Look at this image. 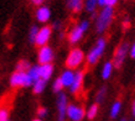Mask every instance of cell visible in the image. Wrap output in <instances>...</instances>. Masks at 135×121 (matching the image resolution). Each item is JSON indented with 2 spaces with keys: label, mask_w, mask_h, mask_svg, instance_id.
<instances>
[{
  "label": "cell",
  "mask_w": 135,
  "mask_h": 121,
  "mask_svg": "<svg viewBox=\"0 0 135 121\" xmlns=\"http://www.w3.org/2000/svg\"><path fill=\"white\" fill-rule=\"evenodd\" d=\"M55 65L52 63H47V64H38V73H40V79H44L47 82L50 78L52 77Z\"/></svg>",
  "instance_id": "obj_13"
},
{
  "label": "cell",
  "mask_w": 135,
  "mask_h": 121,
  "mask_svg": "<svg viewBox=\"0 0 135 121\" xmlns=\"http://www.w3.org/2000/svg\"><path fill=\"white\" fill-rule=\"evenodd\" d=\"M98 8V0H86L84 1V10L88 14L95 12V9Z\"/></svg>",
  "instance_id": "obj_21"
},
{
  "label": "cell",
  "mask_w": 135,
  "mask_h": 121,
  "mask_svg": "<svg viewBox=\"0 0 135 121\" xmlns=\"http://www.w3.org/2000/svg\"><path fill=\"white\" fill-rule=\"evenodd\" d=\"M63 85H62V82H61V79H60V77L58 78H56L55 80H53V83H52V90H53V93H56V94H58V93H61V92H63Z\"/></svg>",
  "instance_id": "obj_24"
},
{
  "label": "cell",
  "mask_w": 135,
  "mask_h": 121,
  "mask_svg": "<svg viewBox=\"0 0 135 121\" xmlns=\"http://www.w3.org/2000/svg\"><path fill=\"white\" fill-rule=\"evenodd\" d=\"M51 27H52V31H53V30H57V31H60V30L62 28V24H61V22H53Z\"/></svg>",
  "instance_id": "obj_31"
},
{
  "label": "cell",
  "mask_w": 135,
  "mask_h": 121,
  "mask_svg": "<svg viewBox=\"0 0 135 121\" xmlns=\"http://www.w3.org/2000/svg\"><path fill=\"white\" fill-rule=\"evenodd\" d=\"M120 121H128V120L125 119V117H123V119H120Z\"/></svg>",
  "instance_id": "obj_35"
},
{
  "label": "cell",
  "mask_w": 135,
  "mask_h": 121,
  "mask_svg": "<svg viewBox=\"0 0 135 121\" xmlns=\"http://www.w3.org/2000/svg\"><path fill=\"white\" fill-rule=\"evenodd\" d=\"M90 22L88 20H82L81 22H78L77 25H74L67 32V41L70 44H76L83 38L84 33L89 30Z\"/></svg>",
  "instance_id": "obj_3"
},
{
  "label": "cell",
  "mask_w": 135,
  "mask_h": 121,
  "mask_svg": "<svg viewBox=\"0 0 135 121\" xmlns=\"http://www.w3.org/2000/svg\"><path fill=\"white\" fill-rule=\"evenodd\" d=\"M83 83H84V70H77V72H74L73 82H72L71 87L68 88L70 93L73 94V95L79 94L83 89Z\"/></svg>",
  "instance_id": "obj_11"
},
{
  "label": "cell",
  "mask_w": 135,
  "mask_h": 121,
  "mask_svg": "<svg viewBox=\"0 0 135 121\" xmlns=\"http://www.w3.org/2000/svg\"><path fill=\"white\" fill-rule=\"evenodd\" d=\"M10 87L14 89L17 88H30L32 85V80L30 79L26 72H15L10 75Z\"/></svg>",
  "instance_id": "obj_6"
},
{
  "label": "cell",
  "mask_w": 135,
  "mask_h": 121,
  "mask_svg": "<svg viewBox=\"0 0 135 121\" xmlns=\"http://www.w3.org/2000/svg\"><path fill=\"white\" fill-rule=\"evenodd\" d=\"M55 59V53L53 49L50 47L49 44H46L44 47H40L37 51V60L38 64H47V63H52Z\"/></svg>",
  "instance_id": "obj_10"
},
{
  "label": "cell",
  "mask_w": 135,
  "mask_h": 121,
  "mask_svg": "<svg viewBox=\"0 0 135 121\" xmlns=\"http://www.w3.org/2000/svg\"><path fill=\"white\" fill-rule=\"evenodd\" d=\"M117 4H118V0H105V6H109V8H114Z\"/></svg>",
  "instance_id": "obj_29"
},
{
  "label": "cell",
  "mask_w": 135,
  "mask_h": 121,
  "mask_svg": "<svg viewBox=\"0 0 135 121\" xmlns=\"http://www.w3.org/2000/svg\"><path fill=\"white\" fill-rule=\"evenodd\" d=\"M10 113L6 108H0V121H9Z\"/></svg>",
  "instance_id": "obj_27"
},
{
  "label": "cell",
  "mask_w": 135,
  "mask_h": 121,
  "mask_svg": "<svg viewBox=\"0 0 135 121\" xmlns=\"http://www.w3.org/2000/svg\"><path fill=\"white\" fill-rule=\"evenodd\" d=\"M31 121H42L41 119H38V117H36V119H33V120H31Z\"/></svg>",
  "instance_id": "obj_34"
},
{
  "label": "cell",
  "mask_w": 135,
  "mask_h": 121,
  "mask_svg": "<svg viewBox=\"0 0 135 121\" xmlns=\"http://www.w3.org/2000/svg\"><path fill=\"white\" fill-rule=\"evenodd\" d=\"M51 36H52V27L50 25H44L42 27L38 28V32L36 35L33 44L36 46L37 48L44 47V46L49 43V41L51 40Z\"/></svg>",
  "instance_id": "obj_7"
},
{
  "label": "cell",
  "mask_w": 135,
  "mask_h": 121,
  "mask_svg": "<svg viewBox=\"0 0 135 121\" xmlns=\"http://www.w3.org/2000/svg\"><path fill=\"white\" fill-rule=\"evenodd\" d=\"M66 117L70 121H82L86 117V110L81 105L68 104L67 111H66Z\"/></svg>",
  "instance_id": "obj_8"
},
{
  "label": "cell",
  "mask_w": 135,
  "mask_h": 121,
  "mask_svg": "<svg viewBox=\"0 0 135 121\" xmlns=\"http://www.w3.org/2000/svg\"><path fill=\"white\" fill-rule=\"evenodd\" d=\"M36 115L38 119H45L46 116H47V109H46L45 106H38L36 110Z\"/></svg>",
  "instance_id": "obj_26"
},
{
  "label": "cell",
  "mask_w": 135,
  "mask_h": 121,
  "mask_svg": "<svg viewBox=\"0 0 135 121\" xmlns=\"http://www.w3.org/2000/svg\"><path fill=\"white\" fill-rule=\"evenodd\" d=\"M129 48H130V44L127 41L122 42L117 47V49H115V52H114V56H113V60H112L113 67L115 69H120L123 67L124 60H125L127 56L129 54Z\"/></svg>",
  "instance_id": "obj_5"
},
{
  "label": "cell",
  "mask_w": 135,
  "mask_h": 121,
  "mask_svg": "<svg viewBox=\"0 0 135 121\" xmlns=\"http://www.w3.org/2000/svg\"><path fill=\"white\" fill-rule=\"evenodd\" d=\"M122 106H123V104H122L120 100L114 101L110 106V110H109V117L110 119H117L119 116L120 111H122Z\"/></svg>",
  "instance_id": "obj_18"
},
{
  "label": "cell",
  "mask_w": 135,
  "mask_h": 121,
  "mask_svg": "<svg viewBox=\"0 0 135 121\" xmlns=\"http://www.w3.org/2000/svg\"><path fill=\"white\" fill-rule=\"evenodd\" d=\"M98 111H99V105L98 104H92L88 108V110L86 111V117L88 119V120H94L95 117H97V115H98Z\"/></svg>",
  "instance_id": "obj_19"
},
{
  "label": "cell",
  "mask_w": 135,
  "mask_h": 121,
  "mask_svg": "<svg viewBox=\"0 0 135 121\" xmlns=\"http://www.w3.org/2000/svg\"><path fill=\"white\" fill-rule=\"evenodd\" d=\"M129 56H130L131 59H135V42L130 46V48H129Z\"/></svg>",
  "instance_id": "obj_28"
},
{
  "label": "cell",
  "mask_w": 135,
  "mask_h": 121,
  "mask_svg": "<svg viewBox=\"0 0 135 121\" xmlns=\"http://www.w3.org/2000/svg\"><path fill=\"white\" fill-rule=\"evenodd\" d=\"M98 6L104 8V6H105V0H98Z\"/></svg>",
  "instance_id": "obj_33"
},
{
  "label": "cell",
  "mask_w": 135,
  "mask_h": 121,
  "mask_svg": "<svg viewBox=\"0 0 135 121\" xmlns=\"http://www.w3.org/2000/svg\"><path fill=\"white\" fill-rule=\"evenodd\" d=\"M46 84H47V82H45L44 79H38V80L33 82L32 85H31L32 93L35 94V95H40V94H42L46 89Z\"/></svg>",
  "instance_id": "obj_17"
},
{
  "label": "cell",
  "mask_w": 135,
  "mask_h": 121,
  "mask_svg": "<svg viewBox=\"0 0 135 121\" xmlns=\"http://www.w3.org/2000/svg\"><path fill=\"white\" fill-rule=\"evenodd\" d=\"M73 78H74V70H71V69H66L62 72V74L60 75V79L62 82V85L63 88L68 89L73 82Z\"/></svg>",
  "instance_id": "obj_14"
},
{
  "label": "cell",
  "mask_w": 135,
  "mask_h": 121,
  "mask_svg": "<svg viewBox=\"0 0 135 121\" xmlns=\"http://www.w3.org/2000/svg\"><path fill=\"white\" fill-rule=\"evenodd\" d=\"M9 121H10V120H9Z\"/></svg>",
  "instance_id": "obj_36"
},
{
  "label": "cell",
  "mask_w": 135,
  "mask_h": 121,
  "mask_svg": "<svg viewBox=\"0 0 135 121\" xmlns=\"http://www.w3.org/2000/svg\"><path fill=\"white\" fill-rule=\"evenodd\" d=\"M30 3L32 5H35V6H41V5H44V3H45V0H29Z\"/></svg>",
  "instance_id": "obj_30"
},
{
  "label": "cell",
  "mask_w": 135,
  "mask_h": 121,
  "mask_svg": "<svg viewBox=\"0 0 135 121\" xmlns=\"http://www.w3.org/2000/svg\"><path fill=\"white\" fill-rule=\"evenodd\" d=\"M105 97H107V88L105 87H102L97 92V94H95V104H98V105L102 104L103 101H104V99H105Z\"/></svg>",
  "instance_id": "obj_23"
},
{
  "label": "cell",
  "mask_w": 135,
  "mask_h": 121,
  "mask_svg": "<svg viewBox=\"0 0 135 121\" xmlns=\"http://www.w3.org/2000/svg\"><path fill=\"white\" fill-rule=\"evenodd\" d=\"M66 6H67V9L70 11L78 14V12H81L84 9V1L83 0H67Z\"/></svg>",
  "instance_id": "obj_15"
},
{
  "label": "cell",
  "mask_w": 135,
  "mask_h": 121,
  "mask_svg": "<svg viewBox=\"0 0 135 121\" xmlns=\"http://www.w3.org/2000/svg\"><path fill=\"white\" fill-rule=\"evenodd\" d=\"M26 73H27V75L30 77V79L32 80V83L40 79V73H38V64L31 65V68H30Z\"/></svg>",
  "instance_id": "obj_22"
},
{
  "label": "cell",
  "mask_w": 135,
  "mask_h": 121,
  "mask_svg": "<svg viewBox=\"0 0 135 121\" xmlns=\"http://www.w3.org/2000/svg\"><path fill=\"white\" fill-rule=\"evenodd\" d=\"M35 17H36L37 22H41V24H46L49 22L50 19H51V10H50L49 6L46 5H41L36 9L35 11Z\"/></svg>",
  "instance_id": "obj_12"
},
{
  "label": "cell",
  "mask_w": 135,
  "mask_h": 121,
  "mask_svg": "<svg viewBox=\"0 0 135 121\" xmlns=\"http://www.w3.org/2000/svg\"><path fill=\"white\" fill-rule=\"evenodd\" d=\"M31 68V63L26 59H20L15 65V70L16 72H27Z\"/></svg>",
  "instance_id": "obj_20"
},
{
  "label": "cell",
  "mask_w": 135,
  "mask_h": 121,
  "mask_svg": "<svg viewBox=\"0 0 135 121\" xmlns=\"http://www.w3.org/2000/svg\"><path fill=\"white\" fill-rule=\"evenodd\" d=\"M38 26L37 25H32L31 27H30V31H29V41H30V43H32L35 42V38H36V35L37 32H38Z\"/></svg>",
  "instance_id": "obj_25"
},
{
  "label": "cell",
  "mask_w": 135,
  "mask_h": 121,
  "mask_svg": "<svg viewBox=\"0 0 135 121\" xmlns=\"http://www.w3.org/2000/svg\"><path fill=\"white\" fill-rule=\"evenodd\" d=\"M68 97L65 92L57 94V101H56V106H57V121H66V111H67V106H68Z\"/></svg>",
  "instance_id": "obj_9"
},
{
  "label": "cell",
  "mask_w": 135,
  "mask_h": 121,
  "mask_svg": "<svg viewBox=\"0 0 135 121\" xmlns=\"http://www.w3.org/2000/svg\"><path fill=\"white\" fill-rule=\"evenodd\" d=\"M113 63H112V60H107L105 63L103 64V68H102V72H100V75H102V79L107 80V79H109L112 77V74H113Z\"/></svg>",
  "instance_id": "obj_16"
},
{
  "label": "cell",
  "mask_w": 135,
  "mask_h": 121,
  "mask_svg": "<svg viewBox=\"0 0 135 121\" xmlns=\"http://www.w3.org/2000/svg\"><path fill=\"white\" fill-rule=\"evenodd\" d=\"M131 115L133 117H135V100L133 101V105H131Z\"/></svg>",
  "instance_id": "obj_32"
},
{
  "label": "cell",
  "mask_w": 135,
  "mask_h": 121,
  "mask_svg": "<svg viewBox=\"0 0 135 121\" xmlns=\"http://www.w3.org/2000/svg\"><path fill=\"white\" fill-rule=\"evenodd\" d=\"M107 48V40L105 37L100 36L94 43V46L89 49V52L86 56V62L88 65H95L98 63V60L102 58Z\"/></svg>",
  "instance_id": "obj_2"
},
{
  "label": "cell",
  "mask_w": 135,
  "mask_h": 121,
  "mask_svg": "<svg viewBox=\"0 0 135 121\" xmlns=\"http://www.w3.org/2000/svg\"><path fill=\"white\" fill-rule=\"evenodd\" d=\"M113 19H114V8H109V6L102 8V10L95 17V22H94L95 32L98 35H103L109 28L110 24L113 22Z\"/></svg>",
  "instance_id": "obj_1"
},
{
  "label": "cell",
  "mask_w": 135,
  "mask_h": 121,
  "mask_svg": "<svg viewBox=\"0 0 135 121\" xmlns=\"http://www.w3.org/2000/svg\"><path fill=\"white\" fill-rule=\"evenodd\" d=\"M84 60H86V54L83 52V49L79 48V47H74L68 52L67 57H66L65 65L67 69L73 70V69L79 68Z\"/></svg>",
  "instance_id": "obj_4"
}]
</instances>
